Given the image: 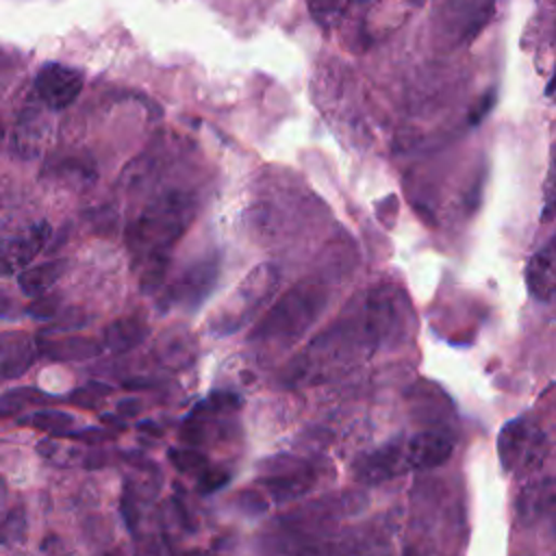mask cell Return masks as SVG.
I'll return each instance as SVG.
<instances>
[{
  "instance_id": "7c38bea8",
  "label": "cell",
  "mask_w": 556,
  "mask_h": 556,
  "mask_svg": "<svg viewBox=\"0 0 556 556\" xmlns=\"http://www.w3.org/2000/svg\"><path fill=\"white\" fill-rule=\"evenodd\" d=\"M37 352L50 361L56 363H70V361H89L96 358L102 352V343L91 337H61V339H39Z\"/></svg>"
},
{
  "instance_id": "8992f818",
  "label": "cell",
  "mask_w": 556,
  "mask_h": 556,
  "mask_svg": "<svg viewBox=\"0 0 556 556\" xmlns=\"http://www.w3.org/2000/svg\"><path fill=\"white\" fill-rule=\"evenodd\" d=\"M404 471H408L404 441L384 443V445L363 454L354 463V476L358 482H365V484H378V482L395 478Z\"/></svg>"
},
{
  "instance_id": "44dd1931",
  "label": "cell",
  "mask_w": 556,
  "mask_h": 556,
  "mask_svg": "<svg viewBox=\"0 0 556 556\" xmlns=\"http://www.w3.org/2000/svg\"><path fill=\"white\" fill-rule=\"evenodd\" d=\"M545 486H547V482H536V484H532V486L526 491V495L519 500V510L530 517V515L539 513L545 504H549L554 486H549V489H545Z\"/></svg>"
},
{
  "instance_id": "6da1fadb",
  "label": "cell",
  "mask_w": 556,
  "mask_h": 556,
  "mask_svg": "<svg viewBox=\"0 0 556 556\" xmlns=\"http://www.w3.org/2000/svg\"><path fill=\"white\" fill-rule=\"evenodd\" d=\"M191 219V198L169 191L150 202L128 226L126 243L143 291L161 287L169 267V252L180 241Z\"/></svg>"
},
{
  "instance_id": "5b68a950",
  "label": "cell",
  "mask_w": 556,
  "mask_h": 556,
  "mask_svg": "<svg viewBox=\"0 0 556 556\" xmlns=\"http://www.w3.org/2000/svg\"><path fill=\"white\" fill-rule=\"evenodd\" d=\"M39 98L54 111L70 106L83 91V74L61 63H48L35 78Z\"/></svg>"
},
{
  "instance_id": "cb8c5ba5",
  "label": "cell",
  "mask_w": 556,
  "mask_h": 556,
  "mask_svg": "<svg viewBox=\"0 0 556 556\" xmlns=\"http://www.w3.org/2000/svg\"><path fill=\"white\" fill-rule=\"evenodd\" d=\"M230 480V473L224 469H204L198 478V489L200 493H215L217 489L226 486V482Z\"/></svg>"
},
{
  "instance_id": "8fae6325",
  "label": "cell",
  "mask_w": 556,
  "mask_h": 556,
  "mask_svg": "<svg viewBox=\"0 0 556 556\" xmlns=\"http://www.w3.org/2000/svg\"><path fill=\"white\" fill-rule=\"evenodd\" d=\"M37 354V345L22 332L0 334V378H20L28 371Z\"/></svg>"
},
{
  "instance_id": "277c9868",
  "label": "cell",
  "mask_w": 556,
  "mask_h": 556,
  "mask_svg": "<svg viewBox=\"0 0 556 556\" xmlns=\"http://www.w3.org/2000/svg\"><path fill=\"white\" fill-rule=\"evenodd\" d=\"M276 285H278V269L274 265H258L256 269H252L239 282L237 291L226 302L224 311L217 315L215 326L222 332H230L237 326H241L245 317H250V313H254L269 298Z\"/></svg>"
},
{
  "instance_id": "f546056e",
  "label": "cell",
  "mask_w": 556,
  "mask_h": 556,
  "mask_svg": "<svg viewBox=\"0 0 556 556\" xmlns=\"http://www.w3.org/2000/svg\"><path fill=\"white\" fill-rule=\"evenodd\" d=\"M491 102H493V98H491V96H486V98H484V102H482V106H480V109H478V106L473 109V115H471V122H473V124H476V122H480V119L486 115V111L491 109Z\"/></svg>"
},
{
  "instance_id": "e0dca14e",
  "label": "cell",
  "mask_w": 556,
  "mask_h": 556,
  "mask_svg": "<svg viewBox=\"0 0 556 556\" xmlns=\"http://www.w3.org/2000/svg\"><path fill=\"white\" fill-rule=\"evenodd\" d=\"M22 426H30L35 430H41L52 437H65L70 428L74 426V417L63 410H35L20 419Z\"/></svg>"
},
{
  "instance_id": "9a60e30c",
  "label": "cell",
  "mask_w": 556,
  "mask_h": 556,
  "mask_svg": "<svg viewBox=\"0 0 556 556\" xmlns=\"http://www.w3.org/2000/svg\"><path fill=\"white\" fill-rule=\"evenodd\" d=\"M67 269V261L65 258H59V261H48V263H41V265H35V267H28L24 269L20 276H17V282L22 287V291L26 295H43Z\"/></svg>"
},
{
  "instance_id": "5bb4252c",
  "label": "cell",
  "mask_w": 556,
  "mask_h": 556,
  "mask_svg": "<svg viewBox=\"0 0 556 556\" xmlns=\"http://www.w3.org/2000/svg\"><path fill=\"white\" fill-rule=\"evenodd\" d=\"M148 337V324L139 317H122L104 328L102 345L115 354L137 348Z\"/></svg>"
},
{
  "instance_id": "3957f363",
  "label": "cell",
  "mask_w": 556,
  "mask_h": 556,
  "mask_svg": "<svg viewBox=\"0 0 556 556\" xmlns=\"http://www.w3.org/2000/svg\"><path fill=\"white\" fill-rule=\"evenodd\" d=\"M547 452L545 432L526 417L508 421L497 434V456L506 471H530Z\"/></svg>"
},
{
  "instance_id": "9c48e42d",
  "label": "cell",
  "mask_w": 556,
  "mask_h": 556,
  "mask_svg": "<svg viewBox=\"0 0 556 556\" xmlns=\"http://www.w3.org/2000/svg\"><path fill=\"white\" fill-rule=\"evenodd\" d=\"M48 237H50V226L37 224L22 237L0 241V274L11 276L24 269L35 258V254H39Z\"/></svg>"
},
{
  "instance_id": "f1b7e54d",
  "label": "cell",
  "mask_w": 556,
  "mask_h": 556,
  "mask_svg": "<svg viewBox=\"0 0 556 556\" xmlns=\"http://www.w3.org/2000/svg\"><path fill=\"white\" fill-rule=\"evenodd\" d=\"M117 410L122 413V417H135V415L141 410V404H139V400H135V397L122 400V402L117 404Z\"/></svg>"
},
{
  "instance_id": "4316f807",
  "label": "cell",
  "mask_w": 556,
  "mask_h": 556,
  "mask_svg": "<svg viewBox=\"0 0 556 556\" xmlns=\"http://www.w3.org/2000/svg\"><path fill=\"white\" fill-rule=\"evenodd\" d=\"M119 513H122V517H124V521H126L128 530H130V532H135V528H137V521H139V510H137V504H135V500H132L130 491H126V493L122 495V502H119Z\"/></svg>"
},
{
  "instance_id": "d590c367",
  "label": "cell",
  "mask_w": 556,
  "mask_h": 556,
  "mask_svg": "<svg viewBox=\"0 0 556 556\" xmlns=\"http://www.w3.org/2000/svg\"><path fill=\"white\" fill-rule=\"evenodd\" d=\"M0 489H2V480H0Z\"/></svg>"
},
{
  "instance_id": "e575fe53",
  "label": "cell",
  "mask_w": 556,
  "mask_h": 556,
  "mask_svg": "<svg viewBox=\"0 0 556 556\" xmlns=\"http://www.w3.org/2000/svg\"><path fill=\"white\" fill-rule=\"evenodd\" d=\"M0 139H2V124H0Z\"/></svg>"
},
{
  "instance_id": "30bf717a",
  "label": "cell",
  "mask_w": 556,
  "mask_h": 556,
  "mask_svg": "<svg viewBox=\"0 0 556 556\" xmlns=\"http://www.w3.org/2000/svg\"><path fill=\"white\" fill-rule=\"evenodd\" d=\"M526 285L532 298L541 302L556 300V235L528 261Z\"/></svg>"
},
{
  "instance_id": "1f68e13d",
  "label": "cell",
  "mask_w": 556,
  "mask_h": 556,
  "mask_svg": "<svg viewBox=\"0 0 556 556\" xmlns=\"http://www.w3.org/2000/svg\"><path fill=\"white\" fill-rule=\"evenodd\" d=\"M102 424H109V426H115L117 430H124V421L115 419V415H102Z\"/></svg>"
},
{
  "instance_id": "7402d4cb",
  "label": "cell",
  "mask_w": 556,
  "mask_h": 556,
  "mask_svg": "<svg viewBox=\"0 0 556 556\" xmlns=\"http://www.w3.org/2000/svg\"><path fill=\"white\" fill-rule=\"evenodd\" d=\"M556 219V156L552 159V165L545 176L543 185V208H541V222H554Z\"/></svg>"
},
{
  "instance_id": "52a82bcc",
  "label": "cell",
  "mask_w": 556,
  "mask_h": 556,
  "mask_svg": "<svg viewBox=\"0 0 556 556\" xmlns=\"http://www.w3.org/2000/svg\"><path fill=\"white\" fill-rule=\"evenodd\" d=\"M454 452V441L445 432L424 430L404 439V454L408 469H434L450 460Z\"/></svg>"
},
{
  "instance_id": "836d02e7",
  "label": "cell",
  "mask_w": 556,
  "mask_h": 556,
  "mask_svg": "<svg viewBox=\"0 0 556 556\" xmlns=\"http://www.w3.org/2000/svg\"><path fill=\"white\" fill-rule=\"evenodd\" d=\"M185 556H206V554H202V552H189V554H185Z\"/></svg>"
},
{
  "instance_id": "ba28073f",
  "label": "cell",
  "mask_w": 556,
  "mask_h": 556,
  "mask_svg": "<svg viewBox=\"0 0 556 556\" xmlns=\"http://www.w3.org/2000/svg\"><path fill=\"white\" fill-rule=\"evenodd\" d=\"M215 278H217V263L215 261L195 263L174 282L167 298H169V302H174L178 306L193 308L208 295V291L215 285Z\"/></svg>"
},
{
  "instance_id": "83f0119b",
  "label": "cell",
  "mask_w": 556,
  "mask_h": 556,
  "mask_svg": "<svg viewBox=\"0 0 556 556\" xmlns=\"http://www.w3.org/2000/svg\"><path fill=\"white\" fill-rule=\"evenodd\" d=\"M135 556H169V549H167V543L163 539H156V536H150L146 539L139 547H137V554Z\"/></svg>"
},
{
  "instance_id": "4dcf8cb0",
  "label": "cell",
  "mask_w": 556,
  "mask_h": 556,
  "mask_svg": "<svg viewBox=\"0 0 556 556\" xmlns=\"http://www.w3.org/2000/svg\"><path fill=\"white\" fill-rule=\"evenodd\" d=\"M15 306V302L11 300V298H7V295H0V315L2 317H7L9 313H11V308Z\"/></svg>"
},
{
  "instance_id": "d6a6232c",
  "label": "cell",
  "mask_w": 556,
  "mask_h": 556,
  "mask_svg": "<svg viewBox=\"0 0 556 556\" xmlns=\"http://www.w3.org/2000/svg\"><path fill=\"white\" fill-rule=\"evenodd\" d=\"M137 428H139V430H148V432H152V434L161 437V428H159V426H154V424H146V421H143V424H139Z\"/></svg>"
},
{
  "instance_id": "d4e9b609",
  "label": "cell",
  "mask_w": 556,
  "mask_h": 556,
  "mask_svg": "<svg viewBox=\"0 0 556 556\" xmlns=\"http://www.w3.org/2000/svg\"><path fill=\"white\" fill-rule=\"evenodd\" d=\"M67 439H74V441H83L87 445H100L109 439H113V434L104 428H87V430H76V432H65Z\"/></svg>"
},
{
  "instance_id": "ffe728a7",
  "label": "cell",
  "mask_w": 556,
  "mask_h": 556,
  "mask_svg": "<svg viewBox=\"0 0 556 556\" xmlns=\"http://www.w3.org/2000/svg\"><path fill=\"white\" fill-rule=\"evenodd\" d=\"M113 389L111 387H104L100 382H89L85 387H78L74 389L70 395H67V402L76 404V406H83V408H96L104 395H109Z\"/></svg>"
},
{
  "instance_id": "4fadbf2b",
  "label": "cell",
  "mask_w": 556,
  "mask_h": 556,
  "mask_svg": "<svg viewBox=\"0 0 556 556\" xmlns=\"http://www.w3.org/2000/svg\"><path fill=\"white\" fill-rule=\"evenodd\" d=\"M278 471H274L271 476L263 478V484L267 486V491L276 497V500H291L302 495L306 489H311V484L315 482V471L304 469V465H295V467H287V458L282 467H276Z\"/></svg>"
},
{
  "instance_id": "ac0fdd59",
  "label": "cell",
  "mask_w": 556,
  "mask_h": 556,
  "mask_svg": "<svg viewBox=\"0 0 556 556\" xmlns=\"http://www.w3.org/2000/svg\"><path fill=\"white\" fill-rule=\"evenodd\" d=\"M28 517L24 506L11 508L0 521V547H13L26 539Z\"/></svg>"
},
{
  "instance_id": "484cf974",
  "label": "cell",
  "mask_w": 556,
  "mask_h": 556,
  "mask_svg": "<svg viewBox=\"0 0 556 556\" xmlns=\"http://www.w3.org/2000/svg\"><path fill=\"white\" fill-rule=\"evenodd\" d=\"M341 9V0H311V11L317 17V22H330L337 17Z\"/></svg>"
},
{
  "instance_id": "7a4b0ae2",
  "label": "cell",
  "mask_w": 556,
  "mask_h": 556,
  "mask_svg": "<svg viewBox=\"0 0 556 556\" xmlns=\"http://www.w3.org/2000/svg\"><path fill=\"white\" fill-rule=\"evenodd\" d=\"M328 291L319 280H302L291 287L254 328V341L289 343L298 339L321 313Z\"/></svg>"
},
{
  "instance_id": "603a6c76",
  "label": "cell",
  "mask_w": 556,
  "mask_h": 556,
  "mask_svg": "<svg viewBox=\"0 0 556 556\" xmlns=\"http://www.w3.org/2000/svg\"><path fill=\"white\" fill-rule=\"evenodd\" d=\"M59 302L61 298L59 295H39L35 298L28 306H26V313L35 319H50L56 311H59Z\"/></svg>"
},
{
  "instance_id": "d6986e66",
  "label": "cell",
  "mask_w": 556,
  "mask_h": 556,
  "mask_svg": "<svg viewBox=\"0 0 556 556\" xmlns=\"http://www.w3.org/2000/svg\"><path fill=\"white\" fill-rule=\"evenodd\" d=\"M167 458L169 463L180 471V473H191V471H204L208 467V458L193 450V447H185V450H178V447H172L167 452Z\"/></svg>"
},
{
  "instance_id": "2e32d148",
  "label": "cell",
  "mask_w": 556,
  "mask_h": 556,
  "mask_svg": "<svg viewBox=\"0 0 556 556\" xmlns=\"http://www.w3.org/2000/svg\"><path fill=\"white\" fill-rule=\"evenodd\" d=\"M54 397H50L48 393H43L41 389H35V387H15V389H9L0 395V419H7V417H15L17 413H22L24 408L28 406H35V404H46Z\"/></svg>"
}]
</instances>
